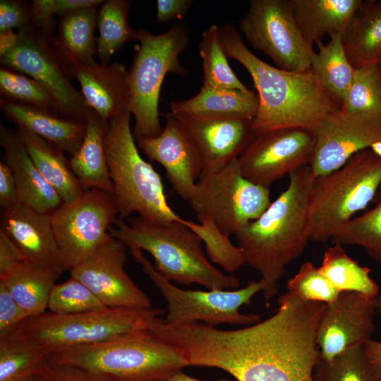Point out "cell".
<instances>
[{
	"label": "cell",
	"instance_id": "32",
	"mask_svg": "<svg viewBox=\"0 0 381 381\" xmlns=\"http://www.w3.org/2000/svg\"><path fill=\"white\" fill-rule=\"evenodd\" d=\"M316 45L318 52L312 54L310 70L320 84L341 105L355 71L346 56L343 35H332L327 44L318 42Z\"/></svg>",
	"mask_w": 381,
	"mask_h": 381
},
{
	"label": "cell",
	"instance_id": "56",
	"mask_svg": "<svg viewBox=\"0 0 381 381\" xmlns=\"http://www.w3.org/2000/svg\"><path fill=\"white\" fill-rule=\"evenodd\" d=\"M376 310L377 314L381 317V295L376 297Z\"/></svg>",
	"mask_w": 381,
	"mask_h": 381
},
{
	"label": "cell",
	"instance_id": "37",
	"mask_svg": "<svg viewBox=\"0 0 381 381\" xmlns=\"http://www.w3.org/2000/svg\"><path fill=\"white\" fill-rule=\"evenodd\" d=\"M198 46L202 61L204 85L243 91L249 90L229 66L221 42L219 26L212 24L204 30Z\"/></svg>",
	"mask_w": 381,
	"mask_h": 381
},
{
	"label": "cell",
	"instance_id": "42",
	"mask_svg": "<svg viewBox=\"0 0 381 381\" xmlns=\"http://www.w3.org/2000/svg\"><path fill=\"white\" fill-rule=\"evenodd\" d=\"M105 307L89 288L71 276L52 286L47 302L49 312L57 315H75Z\"/></svg>",
	"mask_w": 381,
	"mask_h": 381
},
{
	"label": "cell",
	"instance_id": "43",
	"mask_svg": "<svg viewBox=\"0 0 381 381\" xmlns=\"http://www.w3.org/2000/svg\"><path fill=\"white\" fill-rule=\"evenodd\" d=\"M286 291L306 301L329 304L339 291L311 262H305L298 272L286 283Z\"/></svg>",
	"mask_w": 381,
	"mask_h": 381
},
{
	"label": "cell",
	"instance_id": "16",
	"mask_svg": "<svg viewBox=\"0 0 381 381\" xmlns=\"http://www.w3.org/2000/svg\"><path fill=\"white\" fill-rule=\"evenodd\" d=\"M313 131L315 144L309 166L314 179L339 169L353 155L381 140V115L341 108L326 115Z\"/></svg>",
	"mask_w": 381,
	"mask_h": 381
},
{
	"label": "cell",
	"instance_id": "51",
	"mask_svg": "<svg viewBox=\"0 0 381 381\" xmlns=\"http://www.w3.org/2000/svg\"><path fill=\"white\" fill-rule=\"evenodd\" d=\"M102 0H56V15L60 17L90 8L98 7Z\"/></svg>",
	"mask_w": 381,
	"mask_h": 381
},
{
	"label": "cell",
	"instance_id": "19",
	"mask_svg": "<svg viewBox=\"0 0 381 381\" xmlns=\"http://www.w3.org/2000/svg\"><path fill=\"white\" fill-rule=\"evenodd\" d=\"M163 115L161 133L139 139L138 145L150 161L163 167L173 190L188 201L202 173L200 156L182 123L170 112Z\"/></svg>",
	"mask_w": 381,
	"mask_h": 381
},
{
	"label": "cell",
	"instance_id": "40",
	"mask_svg": "<svg viewBox=\"0 0 381 381\" xmlns=\"http://www.w3.org/2000/svg\"><path fill=\"white\" fill-rule=\"evenodd\" d=\"M341 108L350 112L381 115V61L355 68Z\"/></svg>",
	"mask_w": 381,
	"mask_h": 381
},
{
	"label": "cell",
	"instance_id": "18",
	"mask_svg": "<svg viewBox=\"0 0 381 381\" xmlns=\"http://www.w3.org/2000/svg\"><path fill=\"white\" fill-rule=\"evenodd\" d=\"M377 314L376 297L341 291L326 307L317 332L320 358L331 360L371 339Z\"/></svg>",
	"mask_w": 381,
	"mask_h": 381
},
{
	"label": "cell",
	"instance_id": "55",
	"mask_svg": "<svg viewBox=\"0 0 381 381\" xmlns=\"http://www.w3.org/2000/svg\"><path fill=\"white\" fill-rule=\"evenodd\" d=\"M369 148L381 158V140L374 143Z\"/></svg>",
	"mask_w": 381,
	"mask_h": 381
},
{
	"label": "cell",
	"instance_id": "7",
	"mask_svg": "<svg viewBox=\"0 0 381 381\" xmlns=\"http://www.w3.org/2000/svg\"><path fill=\"white\" fill-rule=\"evenodd\" d=\"M136 49L128 71L130 110L135 119V140L159 135L158 104L163 80L168 73L185 75L188 71L179 62L187 48L190 30L185 22L177 23L159 35L144 28L137 30Z\"/></svg>",
	"mask_w": 381,
	"mask_h": 381
},
{
	"label": "cell",
	"instance_id": "3",
	"mask_svg": "<svg viewBox=\"0 0 381 381\" xmlns=\"http://www.w3.org/2000/svg\"><path fill=\"white\" fill-rule=\"evenodd\" d=\"M313 181L309 165L290 173L287 188L258 219L235 234L245 263L258 272L265 284L262 294L266 300L277 294L286 267L310 241Z\"/></svg>",
	"mask_w": 381,
	"mask_h": 381
},
{
	"label": "cell",
	"instance_id": "46",
	"mask_svg": "<svg viewBox=\"0 0 381 381\" xmlns=\"http://www.w3.org/2000/svg\"><path fill=\"white\" fill-rule=\"evenodd\" d=\"M31 25V3L14 0L0 1V32Z\"/></svg>",
	"mask_w": 381,
	"mask_h": 381
},
{
	"label": "cell",
	"instance_id": "9",
	"mask_svg": "<svg viewBox=\"0 0 381 381\" xmlns=\"http://www.w3.org/2000/svg\"><path fill=\"white\" fill-rule=\"evenodd\" d=\"M166 309L109 308L75 315L50 312L28 318L14 332L52 353L150 331Z\"/></svg>",
	"mask_w": 381,
	"mask_h": 381
},
{
	"label": "cell",
	"instance_id": "54",
	"mask_svg": "<svg viewBox=\"0 0 381 381\" xmlns=\"http://www.w3.org/2000/svg\"><path fill=\"white\" fill-rule=\"evenodd\" d=\"M162 381H205L193 378L183 373L181 370L176 371L170 375L165 377ZM215 381H228L224 379H220Z\"/></svg>",
	"mask_w": 381,
	"mask_h": 381
},
{
	"label": "cell",
	"instance_id": "20",
	"mask_svg": "<svg viewBox=\"0 0 381 381\" xmlns=\"http://www.w3.org/2000/svg\"><path fill=\"white\" fill-rule=\"evenodd\" d=\"M173 115L182 123L200 154L202 162L200 178L238 158L255 135L253 119H200Z\"/></svg>",
	"mask_w": 381,
	"mask_h": 381
},
{
	"label": "cell",
	"instance_id": "21",
	"mask_svg": "<svg viewBox=\"0 0 381 381\" xmlns=\"http://www.w3.org/2000/svg\"><path fill=\"white\" fill-rule=\"evenodd\" d=\"M0 230L8 236L26 260L59 277L64 272L51 214L18 202L2 209Z\"/></svg>",
	"mask_w": 381,
	"mask_h": 381
},
{
	"label": "cell",
	"instance_id": "6",
	"mask_svg": "<svg viewBox=\"0 0 381 381\" xmlns=\"http://www.w3.org/2000/svg\"><path fill=\"white\" fill-rule=\"evenodd\" d=\"M49 363L76 365L111 381H162L188 366L173 346L150 331L58 351Z\"/></svg>",
	"mask_w": 381,
	"mask_h": 381
},
{
	"label": "cell",
	"instance_id": "4",
	"mask_svg": "<svg viewBox=\"0 0 381 381\" xmlns=\"http://www.w3.org/2000/svg\"><path fill=\"white\" fill-rule=\"evenodd\" d=\"M184 220L158 222L138 216L126 222L118 218L109 232L129 249L148 253L155 270L171 282L197 284L208 289L238 288L239 279L223 273L208 260L201 239Z\"/></svg>",
	"mask_w": 381,
	"mask_h": 381
},
{
	"label": "cell",
	"instance_id": "2",
	"mask_svg": "<svg viewBox=\"0 0 381 381\" xmlns=\"http://www.w3.org/2000/svg\"><path fill=\"white\" fill-rule=\"evenodd\" d=\"M224 52L250 75L258 97L252 121L256 134L284 128L313 130L341 104L320 84L310 69L290 71L272 66L253 54L230 22L219 27Z\"/></svg>",
	"mask_w": 381,
	"mask_h": 381
},
{
	"label": "cell",
	"instance_id": "35",
	"mask_svg": "<svg viewBox=\"0 0 381 381\" xmlns=\"http://www.w3.org/2000/svg\"><path fill=\"white\" fill-rule=\"evenodd\" d=\"M318 267L341 292L356 291L374 297L379 295L380 287L370 277L369 269L349 257L339 243H334L325 251Z\"/></svg>",
	"mask_w": 381,
	"mask_h": 381
},
{
	"label": "cell",
	"instance_id": "29",
	"mask_svg": "<svg viewBox=\"0 0 381 381\" xmlns=\"http://www.w3.org/2000/svg\"><path fill=\"white\" fill-rule=\"evenodd\" d=\"M16 131L33 163L63 202L71 201L83 193L85 189L72 171L64 151L25 128L18 127Z\"/></svg>",
	"mask_w": 381,
	"mask_h": 381
},
{
	"label": "cell",
	"instance_id": "44",
	"mask_svg": "<svg viewBox=\"0 0 381 381\" xmlns=\"http://www.w3.org/2000/svg\"><path fill=\"white\" fill-rule=\"evenodd\" d=\"M32 381H111L85 368L68 364L48 363Z\"/></svg>",
	"mask_w": 381,
	"mask_h": 381
},
{
	"label": "cell",
	"instance_id": "13",
	"mask_svg": "<svg viewBox=\"0 0 381 381\" xmlns=\"http://www.w3.org/2000/svg\"><path fill=\"white\" fill-rule=\"evenodd\" d=\"M239 29L249 44L270 57L277 68L310 69L314 50L296 21L292 0H251Z\"/></svg>",
	"mask_w": 381,
	"mask_h": 381
},
{
	"label": "cell",
	"instance_id": "12",
	"mask_svg": "<svg viewBox=\"0 0 381 381\" xmlns=\"http://www.w3.org/2000/svg\"><path fill=\"white\" fill-rule=\"evenodd\" d=\"M51 218L64 271H70L104 242L119 218V210L112 194L91 188L63 202Z\"/></svg>",
	"mask_w": 381,
	"mask_h": 381
},
{
	"label": "cell",
	"instance_id": "31",
	"mask_svg": "<svg viewBox=\"0 0 381 381\" xmlns=\"http://www.w3.org/2000/svg\"><path fill=\"white\" fill-rule=\"evenodd\" d=\"M97 12V7L90 8L61 16L57 21V35L52 40L68 67L94 59Z\"/></svg>",
	"mask_w": 381,
	"mask_h": 381
},
{
	"label": "cell",
	"instance_id": "57",
	"mask_svg": "<svg viewBox=\"0 0 381 381\" xmlns=\"http://www.w3.org/2000/svg\"><path fill=\"white\" fill-rule=\"evenodd\" d=\"M32 377L28 378V379L23 380H22V381H32Z\"/></svg>",
	"mask_w": 381,
	"mask_h": 381
},
{
	"label": "cell",
	"instance_id": "22",
	"mask_svg": "<svg viewBox=\"0 0 381 381\" xmlns=\"http://www.w3.org/2000/svg\"><path fill=\"white\" fill-rule=\"evenodd\" d=\"M68 71L79 83L87 105L104 122L130 110L128 71L125 65L104 64L92 59L69 66Z\"/></svg>",
	"mask_w": 381,
	"mask_h": 381
},
{
	"label": "cell",
	"instance_id": "48",
	"mask_svg": "<svg viewBox=\"0 0 381 381\" xmlns=\"http://www.w3.org/2000/svg\"><path fill=\"white\" fill-rule=\"evenodd\" d=\"M18 202V195L14 175L4 162H0V205L7 208Z\"/></svg>",
	"mask_w": 381,
	"mask_h": 381
},
{
	"label": "cell",
	"instance_id": "27",
	"mask_svg": "<svg viewBox=\"0 0 381 381\" xmlns=\"http://www.w3.org/2000/svg\"><path fill=\"white\" fill-rule=\"evenodd\" d=\"M59 277L26 260L0 272V283L29 318L46 312L50 291Z\"/></svg>",
	"mask_w": 381,
	"mask_h": 381
},
{
	"label": "cell",
	"instance_id": "58",
	"mask_svg": "<svg viewBox=\"0 0 381 381\" xmlns=\"http://www.w3.org/2000/svg\"><path fill=\"white\" fill-rule=\"evenodd\" d=\"M380 60L381 61V54H380Z\"/></svg>",
	"mask_w": 381,
	"mask_h": 381
},
{
	"label": "cell",
	"instance_id": "30",
	"mask_svg": "<svg viewBox=\"0 0 381 381\" xmlns=\"http://www.w3.org/2000/svg\"><path fill=\"white\" fill-rule=\"evenodd\" d=\"M343 42L354 68L380 60L381 0L362 1L343 35Z\"/></svg>",
	"mask_w": 381,
	"mask_h": 381
},
{
	"label": "cell",
	"instance_id": "28",
	"mask_svg": "<svg viewBox=\"0 0 381 381\" xmlns=\"http://www.w3.org/2000/svg\"><path fill=\"white\" fill-rule=\"evenodd\" d=\"M106 123L94 111L90 115L82 145L69 162L83 189L96 188L112 194L104 144Z\"/></svg>",
	"mask_w": 381,
	"mask_h": 381
},
{
	"label": "cell",
	"instance_id": "47",
	"mask_svg": "<svg viewBox=\"0 0 381 381\" xmlns=\"http://www.w3.org/2000/svg\"><path fill=\"white\" fill-rule=\"evenodd\" d=\"M56 0H35L31 3V25L49 37H54Z\"/></svg>",
	"mask_w": 381,
	"mask_h": 381
},
{
	"label": "cell",
	"instance_id": "10",
	"mask_svg": "<svg viewBox=\"0 0 381 381\" xmlns=\"http://www.w3.org/2000/svg\"><path fill=\"white\" fill-rule=\"evenodd\" d=\"M134 259L151 279L167 303L164 322L186 325L202 322L214 327L219 324L248 326L260 321V316L243 314L239 308L248 305L252 298L265 289V284L250 281L243 288L235 290H186L174 286L163 277L144 256L143 251L131 248Z\"/></svg>",
	"mask_w": 381,
	"mask_h": 381
},
{
	"label": "cell",
	"instance_id": "8",
	"mask_svg": "<svg viewBox=\"0 0 381 381\" xmlns=\"http://www.w3.org/2000/svg\"><path fill=\"white\" fill-rule=\"evenodd\" d=\"M381 186V158L370 148L339 169L313 179L309 212L310 241L325 243L364 210Z\"/></svg>",
	"mask_w": 381,
	"mask_h": 381
},
{
	"label": "cell",
	"instance_id": "24",
	"mask_svg": "<svg viewBox=\"0 0 381 381\" xmlns=\"http://www.w3.org/2000/svg\"><path fill=\"white\" fill-rule=\"evenodd\" d=\"M2 112L18 127L25 128L66 152L70 157L80 147L87 121L64 116L28 106L0 99Z\"/></svg>",
	"mask_w": 381,
	"mask_h": 381
},
{
	"label": "cell",
	"instance_id": "26",
	"mask_svg": "<svg viewBox=\"0 0 381 381\" xmlns=\"http://www.w3.org/2000/svg\"><path fill=\"white\" fill-rule=\"evenodd\" d=\"M362 0H292L294 14L307 43L344 35Z\"/></svg>",
	"mask_w": 381,
	"mask_h": 381
},
{
	"label": "cell",
	"instance_id": "45",
	"mask_svg": "<svg viewBox=\"0 0 381 381\" xmlns=\"http://www.w3.org/2000/svg\"><path fill=\"white\" fill-rule=\"evenodd\" d=\"M28 318L6 287L0 283V339L13 334Z\"/></svg>",
	"mask_w": 381,
	"mask_h": 381
},
{
	"label": "cell",
	"instance_id": "1",
	"mask_svg": "<svg viewBox=\"0 0 381 381\" xmlns=\"http://www.w3.org/2000/svg\"><path fill=\"white\" fill-rule=\"evenodd\" d=\"M325 307L286 291L274 314L263 321L232 330L202 322L164 323L159 336L188 366L220 368L238 381H312L320 358L317 332Z\"/></svg>",
	"mask_w": 381,
	"mask_h": 381
},
{
	"label": "cell",
	"instance_id": "49",
	"mask_svg": "<svg viewBox=\"0 0 381 381\" xmlns=\"http://www.w3.org/2000/svg\"><path fill=\"white\" fill-rule=\"evenodd\" d=\"M191 0H157L156 20L164 23L183 17L190 9Z\"/></svg>",
	"mask_w": 381,
	"mask_h": 381
},
{
	"label": "cell",
	"instance_id": "53",
	"mask_svg": "<svg viewBox=\"0 0 381 381\" xmlns=\"http://www.w3.org/2000/svg\"><path fill=\"white\" fill-rule=\"evenodd\" d=\"M18 37V32H15L13 30L0 32V56L8 53L16 46Z\"/></svg>",
	"mask_w": 381,
	"mask_h": 381
},
{
	"label": "cell",
	"instance_id": "39",
	"mask_svg": "<svg viewBox=\"0 0 381 381\" xmlns=\"http://www.w3.org/2000/svg\"><path fill=\"white\" fill-rule=\"evenodd\" d=\"M0 92L10 102L62 115L55 98L41 83L4 66L0 68Z\"/></svg>",
	"mask_w": 381,
	"mask_h": 381
},
{
	"label": "cell",
	"instance_id": "23",
	"mask_svg": "<svg viewBox=\"0 0 381 381\" xmlns=\"http://www.w3.org/2000/svg\"><path fill=\"white\" fill-rule=\"evenodd\" d=\"M0 144L4 162L11 168L17 186L18 202L51 214L63 200L39 171L17 131L0 125Z\"/></svg>",
	"mask_w": 381,
	"mask_h": 381
},
{
	"label": "cell",
	"instance_id": "50",
	"mask_svg": "<svg viewBox=\"0 0 381 381\" xmlns=\"http://www.w3.org/2000/svg\"><path fill=\"white\" fill-rule=\"evenodd\" d=\"M23 260L25 259L18 248L8 236L0 230V272Z\"/></svg>",
	"mask_w": 381,
	"mask_h": 381
},
{
	"label": "cell",
	"instance_id": "14",
	"mask_svg": "<svg viewBox=\"0 0 381 381\" xmlns=\"http://www.w3.org/2000/svg\"><path fill=\"white\" fill-rule=\"evenodd\" d=\"M16 46L0 56L2 66L23 73L41 83L57 102L62 115L87 121L93 112L73 83L68 67L52 38L31 25L18 32Z\"/></svg>",
	"mask_w": 381,
	"mask_h": 381
},
{
	"label": "cell",
	"instance_id": "33",
	"mask_svg": "<svg viewBox=\"0 0 381 381\" xmlns=\"http://www.w3.org/2000/svg\"><path fill=\"white\" fill-rule=\"evenodd\" d=\"M51 354L17 332L0 339V381H22L34 377L49 363Z\"/></svg>",
	"mask_w": 381,
	"mask_h": 381
},
{
	"label": "cell",
	"instance_id": "41",
	"mask_svg": "<svg viewBox=\"0 0 381 381\" xmlns=\"http://www.w3.org/2000/svg\"><path fill=\"white\" fill-rule=\"evenodd\" d=\"M198 223L184 220V224L195 232L205 245L206 253L210 260L229 273L237 271L243 264L241 250L231 241L206 215H198Z\"/></svg>",
	"mask_w": 381,
	"mask_h": 381
},
{
	"label": "cell",
	"instance_id": "17",
	"mask_svg": "<svg viewBox=\"0 0 381 381\" xmlns=\"http://www.w3.org/2000/svg\"><path fill=\"white\" fill-rule=\"evenodd\" d=\"M126 247L109 234L91 256L69 271L70 275L89 288L106 307L151 308L150 298L125 271Z\"/></svg>",
	"mask_w": 381,
	"mask_h": 381
},
{
	"label": "cell",
	"instance_id": "5",
	"mask_svg": "<svg viewBox=\"0 0 381 381\" xmlns=\"http://www.w3.org/2000/svg\"><path fill=\"white\" fill-rule=\"evenodd\" d=\"M128 110L106 123L104 151L119 218L133 213L158 222L181 220L169 205L159 174L140 155Z\"/></svg>",
	"mask_w": 381,
	"mask_h": 381
},
{
	"label": "cell",
	"instance_id": "38",
	"mask_svg": "<svg viewBox=\"0 0 381 381\" xmlns=\"http://www.w3.org/2000/svg\"><path fill=\"white\" fill-rule=\"evenodd\" d=\"M312 381H381L363 345L352 347L331 360L320 358Z\"/></svg>",
	"mask_w": 381,
	"mask_h": 381
},
{
	"label": "cell",
	"instance_id": "11",
	"mask_svg": "<svg viewBox=\"0 0 381 381\" xmlns=\"http://www.w3.org/2000/svg\"><path fill=\"white\" fill-rule=\"evenodd\" d=\"M188 202L196 216L209 217L229 236L258 219L272 202L270 188L247 179L238 158L199 178Z\"/></svg>",
	"mask_w": 381,
	"mask_h": 381
},
{
	"label": "cell",
	"instance_id": "52",
	"mask_svg": "<svg viewBox=\"0 0 381 381\" xmlns=\"http://www.w3.org/2000/svg\"><path fill=\"white\" fill-rule=\"evenodd\" d=\"M363 347L368 359L381 378V341L371 339Z\"/></svg>",
	"mask_w": 381,
	"mask_h": 381
},
{
	"label": "cell",
	"instance_id": "25",
	"mask_svg": "<svg viewBox=\"0 0 381 381\" xmlns=\"http://www.w3.org/2000/svg\"><path fill=\"white\" fill-rule=\"evenodd\" d=\"M170 113L200 119H253L258 109L257 93L202 85L193 97L169 104Z\"/></svg>",
	"mask_w": 381,
	"mask_h": 381
},
{
	"label": "cell",
	"instance_id": "34",
	"mask_svg": "<svg viewBox=\"0 0 381 381\" xmlns=\"http://www.w3.org/2000/svg\"><path fill=\"white\" fill-rule=\"evenodd\" d=\"M131 6V1L126 0H107L101 5L96 38V54L100 63L109 64L111 56L126 43L136 40L137 30L128 23Z\"/></svg>",
	"mask_w": 381,
	"mask_h": 381
},
{
	"label": "cell",
	"instance_id": "36",
	"mask_svg": "<svg viewBox=\"0 0 381 381\" xmlns=\"http://www.w3.org/2000/svg\"><path fill=\"white\" fill-rule=\"evenodd\" d=\"M374 207L339 227L331 237L333 243L356 245L381 265V186L373 199Z\"/></svg>",
	"mask_w": 381,
	"mask_h": 381
},
{
	"label": "cell",
	"instance_id": "15",
	"mask_svg": "<svg viewBox=\"0 0 381 381\" xmlns=\"http://www.w3.org/2000/svg\"><path fill=\"white\" fill-rule=\"evenodd\" d=\"M315 138L312 130L284 128L256 134L238 157L243 175L267 188L286 174L309 165Z\"/></svg>",
	"mask_w": 381,
	"mask_h": 381
}]
</instances>
